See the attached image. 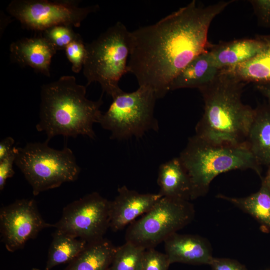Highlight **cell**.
Wrapping results in <instances>:
<instances>
[{"label": "cell", "mask_w": 270, "mask_h": 270, "mask_svg": "<svg viewBox=\"0 0 270 270\" xmlns=\"http://www.w3.org/2000/svg\"><path fill=\"white\" fill-rule=\"evenodd\" d=\"M130 32L122 22H118L92 42L86 44L83 70L87 86L98 82L103 92L112 98L123 92L119 82L128 73Z\"/></svg>", "instance_id": "5"}, {"label": "cell", "mask_w": 270, "mask_h": 270, "mask_svg": "<svg viewBox=\"0 0 270 270\" xmlns=\"http://www.w3.org/2000/svg\"><path fill=\"white\" fill-rule=\"evenodd\" d=\"M234 2L205 6L193 0L155 24L130 32L128 71L139 86L149 87L158 99L164 98L177 76L210 49L212 20Z\"/></svg>", "instance_id": "1"}, {"label": "cell", "mask_w": 270, "mask_h": 270, "mask_svg": "<svg viewBox=\"0 0 270 270\" xmlns=\"http://www.w3.org/2000/svg\"><path fill=\"white\" fill-rule=\"evenodd\" d=\"M110 202L94 192L68 205L54 228L88 244L104 238L110 228Z\"/></svg>", "instance_id": "10"}, {"label": "cell", "mask_w": 270, "mask_h": 270, "mask_svg": "<svg viewBox=\"0 0 270 270\" xmlns=\"http://www.w3.org/2000/svg\"><path fill=\"white\" fill-rule=\"evenodd\" d=\"M66 56L72 64V70L76 74L84 68L86 57V44L81 36L70 43L64 50Z\"/></svg>", "instance_id": "25"}, {"label": "cell", "mask_w": 270, "mask_h": 270, "mask_svg": "<svg viewBox=\"0 0 270 270\" xmlns=\"http://www.w3.org/2000/svg\"><path fill=\"white\" fill-rule=\"evenodd\" d=\"M158 184L160 189L159 194L164 198L191 200V181L179 158H174L160 166Z\"/></svg>", "instance_id": "16"}, {"label": "cell", "mask_w": 270, "mask_h": 270, "mask_svg": "<svg viewBox=\"0 0 270 270\" xmlns=\"http://www.w3.org/2000/svg\"><path fill=\"white\" fill-rule=\"evenodd\" d=\"M252 4L259 25L270 28V0H252Z\"/></svg>", "instance_id": "27"}, {"label": "cell", "mask_w": 270, "mask_h": 270, "mask_svg": "<svg viewBox=\"0 0 270 270\" xmlns=\"http://www.w3.org/2000/svg\"><path fill=\"white\" fill-rule=\"evenodd\" d=\"M246 146L261 166L270 164V104L255 109Z\"/></svg>", "instance_id": "17"}, {"label": "cell", "mask_w": 270, "mask_h": 270, "mask_svg": "<svg viewBox=\"0 0 270 270\" xmlns=\"http://www.w3.org/2000/svg\"><path fill=\"white\" fill-rule=\"evenodd\" d=\"M170 264L166 253L149 248L145 250L142 270H168Z\"/></svg>", "instance_id": "26"}, {"label": "cell", "mask_w": 270, "mask_h": 270, "mask_svg": "<svg viewBox=\"0 0 270 270\" xmlns=\"http://www.w3.org/2000/svg\"><path fill=\"white\" fill-rule=\"evenodd\" d=\"M262 36L264 46L258 55L244 62L222 70L246 84H270V35Z\"/></svg>", "instance_id": "19"}, {"label": "cell", "mask_w": 270, "mask_h": 270, "mask_svg": "<svg viewBox=\"0 0 270 270\" xmlns=\"http://www.w3.org/2000/svg\"><path fill=\"white\" fill-rule=\"evenodd\" d=\"M268 167L266 176L262 180V183L264 184L270 190V164L268 166Z\"/></svg>", "instance_id": "32"}, {"label": "cell", "mask_w": 270, "mask_h": 270, "mask_svg": "<svg viewBox=\"0 0 270 270\" xmlns=\"http://www.w3.org/2000/svg\"><path fill=\"white\" fill-rule=\"evenodd\" d=\"M44 270H51L62 264L70 263L86 248L88 243L58 230L52 236Z\"/></svg>", "instance_id": "22"}, {"label": "cell", "mask_w": 270, "mask_h": 270, "mask_svg": "<svg viewBox=\"0 0 270 270\" xmlns=\"http://www.w3.org/2000/svg\"><path fill=\"white\" fill-rule=\"evenodd\" d=\"M219 198L227 200L254 218L262 230L270 233V190L263 183L256 192L244 198L228 197L218 194Z\"/></svg>", "instance_id": "21"}, {"label": "cell", "mask_w": 270, "mask_h": 270, "mask_svg": "<svg viewBox=\"0 0 270 270\" xmlns=\"http://www.w3.org/2000/svg\"><path fill=\"white\" fill-rule=\"evenodd\" d=\"M210 266L212 270H247L238 260L228 258H214Z\"/></svg>", "instance_id": "29"}, {"label": "cell", "mask_w": 270, "mask_h": 270, "mask_svg": "<svg viewBox=\"0 0 270 270\" xmlns=\"http://www.w3.org/2000/svg\"><path fill=\"white\" fill-rule=\"evenodd\" d=\"M14 139L7 137L0 142V161L10 155L15 149Z\"/></svg>", "instance_id": "30"}, {"label": "cell", "mask_w": 270, "mask_h": 270, "mask_svg": "<svg viewBox=\"0 0 270 270\" xmlns=\"http://www.w3.org/2000/svg\"><path fill=\"white\" fill-rule=\"evenodd\" d=\"M195 213L190 201L162 197L148 212L129 226L126 242L146 250L155 248L190 224Z\"/></svg>", "instance_id": "8"}, {"label": "cell", "mask_w": 270, "mask_h": 270, "mask_svg": "<svg viewBox=\"0 0 270 270\" xmlns=\"http://www.w3.org/2000/svg\"><path fill=\"white\" fill-rule=\"evenodd\" d=\"M112 100L99 122L104 129L111 132V140L139 138L150 130H158L154 114L158 98L151 88L140 86L132 92L123 91Z\"/></svg>", "instance_id": "7"}, {"label": "cell", "mask_w": 270, "mask_h": 270, "mask_svg": "<svg viewBox=\"0 0 270 270\" xmlns=\"http://www.w3.org/2000/svg\"><path fill=\"white\" fill-rule=\"evenodd\" d=\"M86 87L77 83L74 76H66L44 85L41 90L39 132L47 136V142L58 136L94 139L93 126L102 114V98L92 101L86 97Z\"/></svg>", "instance_id": "2"}, {"label": "cell", "mask_w": 270, "mask_h": 270, "mask_svg": "<svg viewBox=\"0 0 270 270\" xmlns=\"http://www.w3.org/2000/svg\"><path fill=\"white\" fill-rule=\"evenodd\" d=\"M179 158L191 181V200L206 196L212 180L222 173L252 170L262 177L261 166L245 146L217 144L195 135Z\"/></svg>", "instance_id": "4"}, {"label": "cell", "mask_w": 270, "mask_h": 270, "mask_svg": "<svg viewBox=\"0 0 270 270\" xmlns=\"http://www.w3.org/2000/svg\"><path fill=\"white\" fill-rule=\"evenodd\" d=\"M220 70L214 64L208 50L192 60L174 78L170 90L202 88L213 82Z\"/></svg>", "instance_id": "18"}, {"label": "cell", "mask_w": 270, "mask_h": 270, "mask_svg": "<svg viewBox=\"0 0 270 270\" xmlns=\"http://www.w3.org/2000/svg\"><path fill=\"white\" fill-rule=\"evenodd\" d=\"M165 253L170 264L210 265L214 258L209 241L198 235L173 234L164 242Z\"/></svg>", "instance_id": "13"}, {"label": "cell", "mask_w": 270, "mask_h": 270, "mask_svg": "<svg viewBox=\"0 0 270 270\" xmlns=\"http://www.w3.org/2000/svg\"><path fill=\"white\" fill-rule=\"evenodd\" d=\"M16 148L7 157L0 161V190L4 189L8 179L12 178L15 172L14 165L16 158Z\"/></svg>", "instance_id": "28"}, {"label": "cell", "mask_w": 270, "mask_h": 270, "mask_svg": "<svg viewBox=\"0 0 270 270\" xmlns=\"http://www.w3.org/2000/svg\"><path fill=\"white\" fill-rule=\"evenodd\" d=\"M116 248L104 238L88 243L64 270H108Z\"/></svg>", "instance_id": "20"}, {"label": "cell", "mask_w": 270, "mask_h": 270, "mask_svg": "<svg viewBox=\"0 0 270 270\" xmlns=\"http://www.w3.org/2000/svg\"><path fill=\"white\" fill-rule=\"evenodd\" d=\"M245 84L220 70L213 82L199 90L204 108L196 136L217 144L246 146L255 109L242 102Z\"/></svg>", "instance_id": "3"}, {"label": "cell", "mask_w": 270, "mask_h": 270, "mask_svg": "<svg viewBox=\"0 0 270 270\" xmlns=\"http://www.w3.org/2000/svg\"><path fill=\"white\" fill-rule=\"evenodd\" d=\"M32 270H40L37 268H33Z\"/></svg>", "instance_id": "33"}, {"label": "cell", "mask_w": 270, "mask_h": 270, "mask_svg": "<svg viewBox=\"0 0 270 270\" xmlns=\"http://www.w3.org/2000/svg\"><path fill=\"white\" fill-rule=\"evenodd\" d=\"M58 51L42 36L24 38L10 46V58L22 66H29L50 77L53 56Z\"/></svg>", "instance_id": "14"}, {"label": "cell", "mask_w": 270, "mask_h": 270, "mask_svg": "<svg viewBox=\"0 0 270 270\" xmlns=\"http://www.w3.org/2000/svg\"><path fill=\"white\" fill-rule=\"evenodd\" d=\"M42 33V36L57 51L64 50L70 43L80 36L74 31L72 27L63 25L50 28Z\"/></svg>", "instance_id": "24"}, {"label": "cell", "mask_w": 270, "mask_h": 270, "mask_svg": "<svg viewBox=\"0 0 270 270\" xmlns=\"http://www.w3.org/2000/svg\"><path fill=\"white\" fill-rule=\"evenodd\" d=\"M146 250L126 242L122 246L116 248L108 270H142Z\"/></svg>", "instance_id": "23"}, {"label": "cell", "mask_w": 270, "mask_h": 270, "mask_svg": "<svg viewBox=\"0 0 270 270\" xmlns=\"http://www.w3.org/2000/svg\"><path fill=\"white\" fill-rule=\"evenodd\" d=\"M162 198L158 194H140L122 186L110 202V228L118 232L148 212Z\"/></svg>", "instance_id": "12"}, {"label": "cell", "mask_w": 270, "mask_h": 270, "mask_svg": "<svg viewBox=\"0 0 270 270\" xmlns=\"http://www.w3.org/2000/svg\"><path fill=\"white\" fill-rule=\"evenodd\" d=\"M15 164L31 186L34 196L76 181L80 172L70 148L55 150L49 146L47 141L16 148Z\"/></svg>", "instance_id": "6"}, {"label": "cell", "mask_w": 270, "mask_h": 270, "mask_svg": "<svg viewBox=\"0 0 270 270\" xmlns=\"http://www.w3.org/2000/svg\"><path fill=\"white\" fill-rule=\"evenodd\" d=\"M257 90L266 98L270 104V84H256Z\"/></svg>", "instance_id": "31"}, {"label": "cell", "mask_w": 270, "mask_h": 270, "mask_svg": "<svg viewBox=\"0 0 270 270\" xmlns=\"http://www.w3.org/2000/svg\"><path fill=\"white\" fill-rule=\"evenodd\" d=\"M262 36L254 39H241L212 45L208 52L214 66L220 70L249 60L264 48Z\"/></svg>", "instance_id": "15"}, {"label": "cell", "mask_w": 270, "mask_h": 270, "mask_svg": "<svg viewBox=\"0 0 270 270\" xmlns=\"http://www.w3.org/2000/svg\"><path fill=\"white\" fill-rule=\"evenodd\" d=\"M50 228L54 224L44 221L34 200H17L0 210L1 240L10 252L23 248L28 240Z\"/></svg>", "instance_id": "11"}, {"label": "cell", "mask_w": 270, "mask_h": 270, "mask_svg": "<svg viewBox=\"0 0 270 270\" xmlns=\"http://www.w3.org/2000/svg\"><path fill=\"white\" fill-rule=\"evenodd\" d=\"M80 3L75 0H14L7 11L25 28L42 32L61 25L78 28L100 8L98 4L81 7Z\"/></svg>", "instance_id": "9"}]
</instances>
